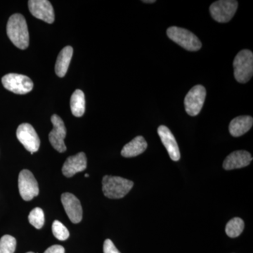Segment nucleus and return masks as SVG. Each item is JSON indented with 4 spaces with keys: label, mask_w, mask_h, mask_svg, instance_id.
Masks as SVG:
<instances>
[{
    "label": "nucleus",
    "mask_w": 253,
    "mask_h": 253,
    "mask_svg": "<svg viewBox=\"0 0 253 253\" xmlns=\"http://www.w3.org/2000/svg\"><path fill=\"white\" fill-rule=\"evenodd\" d=\"M6 33L10 41L16 47L26 49L29 46L27 23L23 15L15 14L9 18L6 26Z\"/></svg>",
    "instance_id": "nucleus-1"
},
{
    "label": "nucleus",
    "mask_w": 253,
    "mask_h": 253,
    "mask_svg": "<svg viewBox=\"0 0 253 253\" xmlns=\"http://www.w3.org/2000/svg\"><path fill=\"white\" fill-rule=\"evenodd\" d=\"M133 186V181L121 176L106 175L103 178V193L109 199H122L130 191Z\"/></svg>",
    "instance_id": "nucleus-2"
},
{
    "label": "nucleus",
    "mask_w": 253,
    "mask_h": 253,
    "mask_svg": "<svg viewBox=\"0 0 253 253\" xmlns=\"http://www.w3.org/2000/svg\"><path fill=\"white\" fill-rule=\"evenodd\" d=\"M233 66L234 77L240 83H248L253 77V54L251 50L244 49L236 55Z\"/></svg>",
    "instance_id": "nucleus-3"
},
{
    "label": "nucleus",
    "mask_w": 253,
    "mask_h": 253,
    "mask_svg": "<svg viewBox=\"0 0 253 253\" xmlns=\"http://www.w3.org/2000/svg\"><path fill=\"white\" fill-rule=\"evenodd\" d=\"M167 35L169 39L188 51H199L202 46L199 38L184 28L172 26L167 30Z\"/></svg>",
    "instance_id": "nucleus-4"
},
{
    "label": "nucleus",
    "mask_w": 253,
    "mask_h": 253,
    "mask_svg": "<svg viewBox=\"0 0 253 253\" xmlns=\"http://www.w3.org/2000/svg\"><path fill=\"white\" fill-rule=\"evenodd\" d=\"M238 5V1L235 0H219L211 4L210 11L214 21L219 23H227L235 15Z\"/></svg>",
    "instance_id": "nucleus-5"
},
{
    "label": "nucleus",
    "mask_w": 253,
    "mask_h": 253,
    "mask_svg": "<svg viewBox=\"0 0 253 253\" xmlns=\"http://www.w3.org/2000/svg\"><path fill=\"white\" fill-rule=\"evenodd\" d=\"M3 86L14 94H26L33 89V83L31 78L23 75L9 73L1 79Z\"/></svg>",
    "instance_id": "nucleus-6"
},
{
    "label": "nucleus",
    "mask_w": 253,
    "mask_h": 253,
    "mask_svg": "<svg viewBox=\"0 0 253 253\" xmlns=\"http://www.w3.org/2000/svg\"><path fill=\"white\" fill-rule=\"evenodd\" d=\"M206 97V89L204 86L196 85L191 88L184 99L186 113L191 116H196L204 106Z\"/></svg>",
    "instance_id": "nucleus-7"
},
{
    "label": "nucleus",
    "mask_w": 253,
    "mask_h": 253,
    "mask_svg": "<svg viewBox=\"0 0 253 253\" xmlns=\"http://www.w3.org/2000/svg\"><path fill=\"white\" fill-rule=\"evenodd\" d=\"M18 189L20 195L24 201H31L39 194V186L33 173L28 169H23L18 176Z\"/></svg>",
    "instance_id": "nucleus-8"
},
{
    "label": "nucleus",
    "mask_w": 253,
    "mask_h": 253,
    "mask_svg": "<svg viewBox=\"0 0 253 253\" xmlns=\"http://www.w3.org/2000/svg\"><path fill=\"white\" fill-rule=\"evenodd\" d=\"M18 141L31 154L37 152L41 146V140L33 126L29 123H23L16 131Z\"/></svg>",
    "instance_id": "nucleus-9"
},
{
    "label": "nucleus",
    "mask_w": 253,
    "mask_h": 253,
    "mask_svg": "<svg viewBox=\"0 0 253 253\" xmlns=\"http://www.w3.org/2000/svg\"><path fill=\"white\" fill-rule=\"evenodd\" d=\"M51 121L54 128L49 134L50 143L58 152H65L66 151V146L64 143L66 129L64 123L59 116L55 114L51 116Z\"/></svg>",
    "instance_id": "nucleus-10"
},
{
    "label": "nucleus",
    "mask_w": 253,
    "mask_h": 253,
    "mask_svg": "<svg viewBox=\"0 0 253 253\" xmlns=\"http://www.w3.org/2000/svg\"><path fill=\"white\" fill-rule=\"evenodd\" d=\"M30 11L35 17L47 23L54 21V11L52 5L47 0H30L28 1Z\"/></svg>",
    "instance_id": "nucleus-11"
},
{
    "label": "nucleus",
    "mask_w": 253,
    "mask_h": 253,
    "mask_svg": "<svg viewBox=\"0 0 253 253\" xmlns=\"http://www.w3.org/2000/svg\"><path fill=\"white\" fill-rule=\"evenodd\" d=\"M61 202L70 220L74 224L81 222L83 219V208L78 198L70 193H65L61 195Z\"/></svg>",
    "instance_id": "nucleus-12"
},
{
    "label": "nucleus",
    "mask_w": 253,
    "mask_h": 253,
    "mask_svg": "<svg viewBox=\"0 0 253 253\" xmlns=\"http://www.w3.org/2000/svg\"><path fill=\"white\" fill-rule=\"evenodd\" d=\"M158 134L171 159L173 161H179L181 157L180 151L172 131L167 126H161L158 128Z\"/></svg>",
    "instance_id": "nucleus-13"
},
{
    "label": "nucleus",
    "mask_w": 253,
    "mask_h": 253,
    "mask_svg": "<svg viewBox=\"0 0 253 253\" xmlns=\"http://www.w3.org/2000/svg\"><path fill=\"white\" fill-rule=\"evenodd\" d=\"M86 168V158L84 153L81 152L68 157L63 164L62 172L66 177H72L78 172H83Z\"/></svg>",
    "instance_id": "nucleus-14"
},
{
    "label": "nucleus",
    "mask_w": 253,
    "mask_h": 253,
    "mask_svg": "<svg viewBox=\"0 0 253 253\" xmlns=\"http://www.w3.org/2000/svg\"><path fill=\"white\" fill-rule=\"evenodd\" d=\"M252 161V156L248 151H236L226 158L223 163V168L226 170L239 169L249 166Z\"/></svg>",
    "instance_id": "nucleus-15"
},
{
    "label": "nucleus",
    "mask_w": 253,
    "mask_h": 253,
    "mask_svg": "<svg viewBox=\"0 0 253 253\" xmlns=\"http://www.w3.org/2000/svg\"><path fill=\"white\" fill-rule=\"evenodd\" d=\"M253 124V119L251 116H239L231 121L229 132L234 137H239L247 133L252 127Z\"/></svg>",
    "instance_id": "nucleus-16"
},
{
    "label": "nucleus",
    "mask_w": 253,
    "mask_h": 253,
    "mask_svg": "<svg viewBox=\"0 0 253 253\" xmlns=\"http://www.w3.org/2000/svg\"><path fill=\"white\" fill-rule=\"evenodd\" d=\"M147 142L142 136H136L123 148L121 155L125 158L136 157L143 154L147 149Z\"/></svg>",
    "instance_id": "nucleus-17"
},
{
    "label": "nucleus",
    "mask_w": 253,
    "mask_h": 253,
    "mask_svg": "<svg viewBox=\"0 0 253 253\" xmlns=\"http://www.w3.org/2000/svg\"><path fill=\"white\" fill-rule=\"evenodd\" d=\"M73 53V49L71 46H66L60 51L55 65V71L59 77L63 78L66 76L72 59Z\"/></svg>",
    "instance_id": "nucleus-18"
},
{
    "label": "nucleus",
    "mask_w": 253,
    "mask_h": 253,
    "mask_svg": "<svg viewBox=\"0 0 253 253\" xmlns=\"http://www.w3.org/2000/svg\"><path fill=\"white\" fill-rule=\"evenodd\" d=\"M71 109L73 116L82 117L85 111V97L81 89H76L71 99Z\"/></svg>",
    "instance_id": "nucleus-19"
},
{
    "label": "nucleus",
    "mask_w": 253,
    "mask_h": 253,
    "mask_svg": "<svg viewBox=\"0 0 253 253\" xmlns=\"http://www.w3.org/2000/svg\"><path fill=\"white\" fill-rule=\"evenodd\" d=\"M244 221L239 217L231 219L226 226V234L230 238H236L242 234L244 229Z\"/></svg>",
    "instance_id": "nucleus-20"
},
{
    "label": "nucleus",
    "mask_w": 253,
    "mask_h": 253,
    "mask_svg": "<svg viewBox=\"0 0 253 253\" xmlns=\"http://www.w3.org/2000/svg\"><path fill=\"white\" fill-rule=\"evenodd\" d=\"M28 220L36 229H41L44 224V214L42 210L40 208H34L28 216Z\"/></svg>",
    "instance_id": "nucleus-21"
},
{
    "label": "nucleus",
    "mask_w": 253,
    "mask_h": 253,
    "mask_svg": "<svg viewBox=\"0 0 253 253\" xmlns=\"http://www.w3.org/2000/svg\"><path fill=\"white\" fill-rule=\"evenodd\" d=\"M16 240L13 236L5 235L0 239V253H14Z\"/></svg>",
    "instance_id": "nucleus-22"
},
{
    "label": "nucleus",
    "mask_w": 253,
    "mask_h": 253,
    "mask_svg": "<svg viewBox=\"0 0 253 253\" xmlns=\"http://www.w3.org/2000/svg\"><path fill=\"white\" fill-rule=\"evenodd\" d=\"M52 232L55 237L59 241H66L70 236L67 228L58 220H55L53 223Z\"/></svg>",
    "instance_id": "nucleus-23"
},
{
    "label": "nucleus",
    "mask_w": 253,
    "mask_h": 253,
    "mask_svg": "<svg viewBox=\"0 0 253 253\" xmlns=\"http://www.w3.org/2000/svg\"><path fill=\"white\" fill-rule=\"evenodd\" d=\"M104 253H121L115 246L112 241L106 239L104 244Z\"/></svg>",
    "instance_id": "nucleus-24"
},
{
    "label": "nucleus",
    "mask_w": 253,
    "mask_h": 253,
    "mask_svg": "<svg viewBox=\"0 0 253 253\" xmlns=\"http://www.w3.org/2000/svg\"><path fill=\"white\" fill-rule=\"evenodd\" d=\"M44 253H65V249L60 245H54L49 247Z\"/></svg>",
    "instance_id": "nucleus-25"
},
{
    "label": "nucleus",
    "mask_w": 253,
    "mask_h": 253,
    "mask_svg": "<svg viewBox=\"0 0 253 253\" xmlns=\"http://www.w3.org/2000/svg\"><path fill=\"white\" fill-rule=\"evenodd\" d=\"M144 3H147V4H152V3L156 2V0H144L142 1Z\"/></svg>",
    "instance_id": "nucleus-26"
},
{
    "label": "nucleus",
    "mask_w": 253,
    "mask_h": 253,
    "mask_svg": "<svg viewBox=\"0 0 253 253\" xmlns=\"http://www.w3.org/2000/svg\"><path fill=\"white\" fill-rule=\"evenodd\" d=\"M84 176H85V177H88V176H89V174H84Z\"/></svg>",
    "instance_id": "nucleus-27"
},
{
    "label": "nucleus",
    "mask_w": 253,
    "mask_h": 253,
    "mask_svg": "<svg viewBox=\"0 0 253 253\" xmlns=\"http://www.w3.org/2000/svg\"><path fill=\"white\" fill-rule=\"evenodd\" d=\"M27 253H33V252H28Z\"/></svg>",
    "instance_id": "nucleus-28"
}]
</instances>
